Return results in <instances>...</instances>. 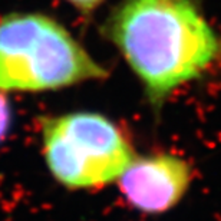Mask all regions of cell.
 I'll return each mask as SVG.
<instances>
[{
  "instance_id": "cell-4",
  "label": "cell",
  "mask_w": 221,
  "mask_h": 221,
  "mask_svg": "<svg viewBox=\"0 0 221 221\" xmlns=\"http://www.w3.org/2000/svg\"><path fill=\"white\" fill-rule=\"evenodd\" d=\"M190 181V165L174 154L135 156L118 178L124 198L136 210L154 214L178 204Z\"/></svg>"
},
{
  "instance_id": "cell-5",
  "label": "cell",
  "mask_w": 221,
  "mask_h": 221,
  "mask_svg": "<svg viewBox=\"0 0 221 221\" xmlns=\"http://www.w3.org/2000/svg\"><path fill=\"white\" fill-rule=\"evenodd\" d=\"M12 122V108L6 93L0 92V142L7 135Z\"/></svg>"
},
{
  "instance_id": "cell-1",
  "label": "cell",
  "mask_w": 221,
  "mask_h": 221,
  "mask_svg": "<svg viewBox=\"0 0 221 221\" xmlns=\"http://www.w3.org/2000/svg\"><path fill=\"white\" fill-rule=\"evenodd\" d=\"M105 34L154 106L221 58V38L192 0H122L106 20Z\"/></svg>"
},
{
  "instance_id": "cell-6",
  "label": "cell",
  "mask_w": 221,
  "mask_h": 221,
  "mask_svg": "<svg viewBox=\"0 0 221 221\" xmlns=\"http://www.w3.org/2000/svg\"><path fill=\"white\" fill-rule=\"evenodd\" d=\"M69 4L75 7L76 10H79L83 14H89L92 12L98 9L105 0H66Z\"/></svg>"
},
{
  "instance_id": "cell-2",
  "label": "cell",
  "mask_w": 221,
  "mask_h": 221,
  "mask_svg": "<svg viewBox=\"0 0 221 221\" xmlns=\"http://www.w3.org/2000/svg\"><path fill=\"white\" fill-rule=\"evenodd\" d=\"M106 76L58 20L42 13L0 19V92L56 91Z\"/></svg>"
},
{
  "instance_id": "cell-3",
  "label": "cell",
  "mask_w": 221,
  "mask_h": 221,
  "mask_svg": "<svg viewBox=\"0 0 221 221\" xmlns=\"http://www.w3.org/2000/svg\"><path fill=\"white\" fill-rule=\"evenodd\" d=\"M43 154L59 182L95 188L118 180L135 160L122 131L96 112H72L42 122Z\"/></svg>"
}]
</instances>
